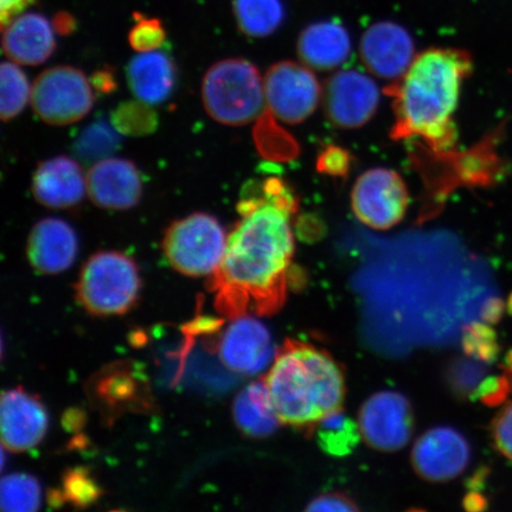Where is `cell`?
<instances>
[{
	"label": "cell",
	"instance_id": "9a60e30c",
	"mask_svg": "<svg viewBox=\"0 0 512 512\" xmlns=\"http://www.w3.org/2000/svg\"><path fill=\"white\" fill-rule=\"evenodd\" d=\"M414 53L411 35L393 22L371 25L362 37V60L371 73L382 79H400L411 67Z\"/></svg>",
	"mask_w": 512,
	"mask_h": 512
},
{
	"label": "cell",
	"instance_id": "f546056e",
	"mask_svg": "<svg viewBox=\"0 0 512 512\" xmlns=\"http://www.w3.org/2000/svg\"><path fill=\"white\" fill-rule=\"evenodd\" d=\"M463 345L467 355L484 363L495 362L501 351L495 331L482 323L467 326Z\"/></svg>",
	"mask_w": 512,
	"mask_h": 512
},
{
	"label": "cell",
	"instance_id": "8fae6325",
	"mask_svg": "<svg viewBox=\"0 0 512 512\" xmlns=\"http://www.w3.org/2000/svg\"><path fill=\"white\" fill-rule=\"evenodd\" d=\"M325 104L332 123L344 128L361 127L379 107V87L358 70H341L326 87Z\"/></svg>",
	"mask_w": 512,
	"mask_h": 512
},
{
	"label": "cell",
	"instance_id": "5b68a950",
	"mask_svg": "<svg viewBox=\"0 0 512 512\" xmlns=\"http://www.w3.org/2000/svg\"><path fill=\"white\" fill-rule=\"evenodd\" d=\"M140 286L136 262L123 253L100 252L83 266L76 299L94 316L124 315L137 303Z\"/></svg>",
	"mask_w": 512,
	"mask_h": 512
},
{
	"label": "cell",
	"instance_id": "f1b7e54d",
	"mask_svg": "<svg viewBox=\"0 0 512 512\" xmlns=\"http://www.w3.org/2000/svg\"><path fill=\"white\" fill-rule=\"evenodd\" d=\"M117 130L100 121L88 126L76 140L75 151L86 162H99L108 158L119 146Z\"/></svg>",
	"mask_w": 512,
	"mask_h": 512
},
{
	"label": "cell",
	"instance_id": "3957f363",
	"mask_svg": "<svg viewBox=\"0 0 512 512\" xmlns=\"http://www.w3.org/2000/svg\"><path fill=\"white\" fill-rule=\"evenodd\" d=\"M266 384L281 424L313 431L344 398L341 368L313 345L287 341L275 355Z\"/></svg>",
	"mask_w": 512,
	"mask_h": 512
},
{
	"label": "cell",
	"instance_id": "4316f807",
	"mask_svg": "<svg viewBox=\"0 0 512 512\" xmlns=\"http://www.w3.org/2000/svg\"><path fill=\"white\" fill-rule=\"evenodd\" d=\"M115 130L130 137H142L155 132L158 118L144 101H127L112 114Z\"/></svg>",
	"mask_w": 512,
	"mask_h": 512
},
{
	"label": "cell",
	"instance_id": "4fadbf2b",
	"mask_svg": "<svg viewBox=\"0 0 512 512\" xmlns=\"http://www.w3.org/2000/svg\"><path fill=\"white\" fill-rule=\"evenodd\" d=\"M219 356L235 373L259 374L275 358L270 331L252 316L234 319L220 338Z\"/></svg>",
	"mask_w": 512,
	"mask_h": 512
},
{
	"label": "cell",
	"instance_id": "4dcf8cb0",
	"mask_svg": "<svg viewBox=\"0 0 512 512\" xmlns=\"http://www.w3.org/2000/svg\"><path fill=\"white\" fill-rule=\"evenodd\" d=\"M134 17L137 22L128 34L131 47L138 53H149L162 47L166 37L162 22L142 14H134Z\"/></svg>",
	"mask_w": 512,
	"mask_h": 512
},
{
	"label": "cell",
	"instance_id": "e0dca14e",
	"mask_svg": "<svg viewBox=\"0 0 512 512\" xmlns=\"http://www.w3.org/2000/svg\"><path fill=\"white\" fill-rule=\"evenodd\" d=\"M78 254V238L67 222L44 219L32 228L28 240V258L32 267L43 274L68 270Z\"/></svg>",
	"mask_w": 512,
	"mask_h": 512
},
{
	"label": "cell",
	"instance_id": "44dd1931",
	"mask_svg": "<svg viewBox=\"0 0 512 512\" xmlns=\"http://www.w3.org/2000/svg\"><path fill=\"white\" fill-rule=\"evenodd\" d=\"M351 41L347 29L331 21L318 22L307 27L298 41V53L305 66L329 70L347 61Z\"/></svg>",
	"mask_w": 512,
	"mask_h": 512
},
{
	"label": "cell",
	"instance_id": "d6a6232c",
	"mask_svg": "<svg viewBox=\"0 0 512 512\" xmlns=\"http://www.w3.org/2000/svg\"><path fill=\"white\" fill-rule=\"evenodd\" d=\"M510 392H512L511 383L507 375L490 377V379L480 382L475 392L472 393V398L482 400L489 406H497L508 398Z\"/></svg>",
	"mask_w": 512,
	"mask_h": 512
},
{
	"label": "cell",
	"instance_id": "60d3db41",
	"mask_svg": "<svg viewBox=\"0 0 512 512\" xmlns=\"http://www.w3.org/2000/svg\"><path fill=\"white\" fill-rule=\"evenodd\" d=\"M466 508L469 510H483L486 507V501L483 496L472 494L465 499Z\"/></svg>",
	"mask_w": 512,
	"mask_h": 512
},
{
	"label": "cell",
	"instance_id": "5bb4252c",
	"mask_svg": "<svg viewBox=\"0 0 512 512\" xmlns=\"http://www.w3.org/2000/svg\"><path fill=\"white\" fill-rule=\"evenodd\" d=\"M2 444L11 452L36 447L48 430V414L41 401L22 388L6 390L0 403Z\"/></svg>",
	"mask_w": 512,
	"mask_h": 512
},
{
	"label": "cell",
	"instance_id": "83f0119b",
	"mask_svg": "<svg viewBox=\"0 0 512 512\" xmlns=\"http://www.w3.org/2000/svg\"><path fill=\"white\" fill-rule=\"evenodd\" d=\"M101 495L99 486L83 467L70 470L63 478L62 491L51 492L50 503L60 507V503L67 502L78 508H86Z\"/></svg>",
	"mask_w": 512,
	"mask_h": 512
},
{
	"label": "cell",
	"instance_id": "7bdbcfd3",
	"mask_svg": "<svg viewBox=\"0 0 512 512\" xmlns=\"http://www.w3.org/2000/svg\"><path fill=\"white\" fill-rule=\"evenodd\" d=\"M508 311L512 315V294H511V296L509 298V302H508Z\"/></svg>",
	"mask_w": 512,
	"mask_h": 512
},
{
	"label": "cell",
	"instance_id": "8992f818",
	"mask_svg": "<svg viewBox=\"0 0 512 512\" xmlns=\"http://www.w3.org/2000/svg\"><path fill=\"white\" fill-rule=\"evenodd\" d=\"M227 239L214 216L195 213L166 230L163 252L177 272L187 277H207L221 265Z\"/></svg>",
	"mask_w": 512,
	"mask_h": 512
},
{
	"label": "cell",
	"instance_id": "b9f144b4",
	"mask_svg": "<svg viewBox=\"0 0 512 512\" xmlns=\"http://www.w3.org/2000/svg\"><path fill=\"white\" fill-rule=\"evenodd\" d=\"M507 362V370H512V351L509 352L508 356H507V360H505Z\"/></svg>",
	"mask_w": 512,
	"mask_h": 512
},
{
	"label": "cell",
	"instance_id": "8d00e7d4",
	"mask_svg": "<svg viewBox=\"0 0 512 512\" xmlns=\"http://www.w3.org/2000/svg\"><path fill=\"white\" fill-rule=\"evenodd\" d=\"M34 2L35 0H0V22H2V29L12 19L22 15L24 10H27Z\"/></svg>",
	"mask_w": 512,
	"mask_h": 512
},
{
	"label": "cell",
	"instance_id": "e575fe53",
	"mask_svg": "<svg viewBox=\"0 0 512 512\" xmlns=\"http://www.w3.org/2000/svg\"><path fill=\"white\" fill-rule=\"evenodd\" d=\"M319 170L326 174L342 176L350 166V156L338 147L331 146L322 153L318 162Z\"/></svg>",
	"mask_w": 512,
	"mask_h": 512
},
{
	"label": "cell",
	"instance_id": "836d02e7",
	"mask_svg": "<svg viewBox=\"0 0 512 512\" xmlns=\"http://www.w3.org/2000/svg\"><path fill=\"white\" fill-rule=\"evenodd\" d=\"M497 450L512 462V402L499 412L492 424Z\"/></svg>",
	"mask_w": 512,
	"mask_h": 512
},
{
	"label": "cell",
	"instance_id": "ee69618b",
	"mask_svg": "<svg viewBox=\"0 0 512 512\" xmlns=\"http://www.w3.org/2000/svg\"><path fill=\"white\" fill-rule=\"evenodd\" d=\"M507 376L509 377V380L511 383V390H512V370H507Z\"/></svg>",
	"mask_w": 512,
	"mask_h": 512
},
{
	"label": "cell",
	"instance_id": "ffe728a7",
	"mask_svg": "<svg viewBox=\"0 0 512 512\" xmlns=\"http://www.w3.org/2000/svg\"><path fill=\"white\" fill-rule=\"evenodd\" d=\"M127 80L140 101L162 104L175 88V64L168 55L156 50L139 53L128 63Z\"/></svg>",
	"mask_w": 512,
	"mask_h": 512
},
{
	"label": "cell",
	"instance_id": "1f68e13d",
	"mask_svg": "<svg viewBox=\"0 0 512 512\" xmlns=\"http://www.w3.org/2000/svg\"><path fill=\"white\" fill-rule=\"evenodd\" d=\"M484 362L473 358L472 361L459 362L453 371V383L460 392H475L479 386L480 380L485 375Z\"/></svg>",
	"mask_w": 512,
	"mask_h": 512
},
{
	"label": "cell",
	"instance_id": "ac0fdd59",
	"mask_svg": "<svg viewBox=\"0 0 512 512\" xmlns=\"http://www.w3.org/2000/svg\"><path fill=\"white\" fill-rule=\"evenodd\" d=\"M4 54L23 66L46 62L56 48L54 27L48 19L35 12L12 19L3 28Z\"/></svg>",
	"mask_w": 512,
	"mask_h": 512
},
{
	"label": "cell",
	"instance_id": "74e56055",
	"mask_svg": "<svg viewBox=\"0 0 512 512\" xmlns=\"http://www.w3.org/2000/svg\"><path fill=\"white\" fill-rule=\"evenodd\" d=\"M504 312V303L501 299L491 298L483 306L482 318L484 322L496 324L502 319Z\"/></svg>",
	"mask_w": 512,
	"mask_h": 512
},
{
	"label": "cell",
	"instance_id": "6da1fadb",
	"mask_svg": "<svg viewBox=\"0 0 512 512\" xmlns=\"http://www.w3.org/2000/svg\"><path fill=\"white\" fill-rule=\"evenodd\" d=\"M297 210L294 192L281 179L249 185L238 204L241 220L228 235L221 265L208 279L219 315L229 320L270 316L283 306Z\"/></svg>",
	"mask_w": 512,
	"mask_h": 512
},
{
	"label": "cell",
	"instance_id": "9c48e42d",
	"mask_svg": "<svg viewBox=\"0 0 512 512\" xmlns=\"http://www.w3.org/2000/svg\"><path fill=\"white\" fill-rule=\"evenodd\" d=\"M265 94L268 111L283 123L294 125L317 110L322 87L309 68L286 61L268 70Z\"/></svg>",
	"mask_w": 512,
	"mask_h": 512
},
{
	"label": "cell",
	"instance_id": "7a4b0ae2",
	"mask_svg": "<svg viewBox=\"0 0 512 512\" xmlns=\"http://www.w3.org/2000/svg\"><path fill=\"white\" fill-rule=\"evenodd\" d=\"M472 67L471 55L462 49L435 48L416 56L407 72L386 89L394 100L390 136L418 137L434 151L450 150L457 138L452 115Z\"/></svg>",
	"mask_w": 512,
	"mask_h": 512
},
{
	"label": "cell",
	"instance_id": "30bf717a",
	"mask_svg": "<svg viewBox=\"0 0 512 512\" xmlns=\"http://www.w3.org/2000/svg\"><path fill=\"white\" fill-rule=\"evenodd\" d=\"M360 428L370 446L381 451H398L412 437L411 405L400 393H377L361 408Z\"/></svg>",
	"mask_w": 512,
	"mask_h": 512
},
{
	"label": "cell",
	"instance_id": "ab89813d",
	"mask_svg": "<svg viewBox=\"0 0 512 512\" xmlns=\"http://www.w3.org/2000/svg\"><path fill=\"white\" fill-rule=\"evenodd\" d=\"M75 25V19L67 14V12L57 14L53 22L54 29L60 35H69L70 32L75 30Z\"/></svg>",
	"mask_w": 512,
	"mask_h": 512
},
{
	"label": "cell",
	"instance_id": "484cf974",
	"mask_svg": "<svg viewBox=\"0 0 512 512\" xmlns=\"http://www.w3.org/2000/svg\"><path fill=\"white\" fill-rule=\"evenodd\" d=\"M0 499L4 511H36L40 507V484L36 478L22 473L6 476L2 480Z\"/></svg>",
	"mask_w": 512,
	"mask_h": 512
},
{
	"label": "cell",
	"instance_id": "d4e9b609",
	"mask_svg": "<svg viewBox=\"0 0 512 512\" xmlns=\"http://www.w3.org/2000/svg\"><path fill=\"white\" fill-rule=\"evenodd\" d=\"M0 115L4 121L17 117L29 99L31 89L27 75L15 62H4L0 68Z\"/></svg>",
	"mask_w": 512,
	"mask_h": 512
},
{
	"label": "cell",
	"instance_id": "7c38bea8",
	"mask_svg": "<svg viewBox=\"0 0 512 512\" xmlns=\"http://www.w3.org/2000/svg\"><path fill=\"white\" fill-rule=\"evenodd\" d=\"M470 458L469 443L451 427L432 428L422 434L412 453L416 472L431 482H445L462 475Z\"/></svg>",
	"mask_w": 512,
	"mask_h": 512
},
{
	"label": "cell",
	"instance_id": "d590c367",
	"mask_svg": "<svg viewBox=\"0 0 512 512\" xmlns=\"http://www.w3.org/2000/svg\"><path fill=\"white\" fill-rule=\"evenodd\" d=\"M309 511H356L357 507L349 498L338 495L329 494L319 496L315 501L311 502Z\"/></svg>",
	"mask_w": 512,
	"mask_h": 512
},
{
	"label": "cell",
	"instance_id": "f35d334b",
	"mask_svg": "<svg viewBox=\"0 0 512 512\" xmlns=\"http://www.w3.org/2000/svg\"><path fill=\"white\" fill-rule=\"evenodd\" d=\"M92 85L102 93H110L114 91L117 83H115L113 74L104 69L93 75Z\"/></svg>",
	"mask_w": 512,
	"mask_h": 512
},
{
	"label": "cell",
	"instance_id": "7402d4cb",
	"mask_svg": "<svg viewBox=\"0 0 512 512\" xmlns=\"http://www.w3.org/2000/svg\"><path fill=\"white\" fill-rule=\"evenodd\" d=\"M233 413L240 430L256 438L268 437L280 422L265 380L248 384L236 396Z\"/></svg>",
	"mask_w": 512,
	"mask_h": 512
},
{
	"label": "cell",
	"instance_id": "ba28073f",
	"mask_svg": "<svg viewBox=\"0 0 512 512\" xmlns=\"http://www.w3.org/2000/svg\"><path fill=\"white\" fill-rule=\"evenodd\" d=\"M408 203V190L401 176L383 168L364 172L351 194L357 219L374 229L396 226L405 217Z\"/></svg>",
	"mask_w": 512,
	"mask_h": 512
},
{
	"label": "cell",
	"instance_id": "2e32d148",
	"mask_svg": "<svg viewBox=\"0 0 512 512\" xmlns=\"http://www.w3.org/2000/svg\"><path fill=\"white\" fill-rule=\"evenodd\" d=\"M87 194L96 206L110 210L136 207L143 194L142 176L130 160L105 158L89 169Z\"/></svg>",
	"mask_w": 512,
	"mask_h": 512
},
{
	"label": "cell",
	"instance_id": "52a82bcc",
	"mask_svg": "<svg viewBox=\"0 0 512 512\" xmlns=\"http://www.w3.org/2000/svg\"><path fill=\"white\" fill-rule=\"evenodd\" d=\"M93 104L91 83L78 68L59 66L44 70L32 85V108L49 125L74 124L86 117Z\"/></svg>",
	"mask_w": 512,
	"mask_h": 512
},
{
	"label": "cell",
	"instance_id": "603a6c76",
	"mask_svg": "<svg viewBox=\"0 0 512 512\" xmlns=\"http://www.w3.org/2000/svg\"><path fill=\"white\" fill-rule=\"evenodd\" d=\"M233 10L239 29L254 38L272 35L285 16L281 0H233Z\"/></svg>",
	"mask_w": 512,
	"mask_h": 512
},
{
	"label": "cell",
	"instance_id": "277c9868",
	"mask_svg": "<svg viewBox=\"0 0 512 512\" xmlns=\"http://www.w3.org/2000/svg\"><path fill=\"white\" fill-rule=\"evenodd\" d=\"M202 100L217 123L242 126L260 117L266 102L265 81L254 64L243 59L217 62L202 83Z\"/></svg>",
	"mask_w": 512,
	"mask_h": 512
},
{
	"label": "cell",
	"instance_id": "cb8c5ba5",
	"mask_svg": "<svg viewBox=\"0 0 512 512\" xmlns=\"http://www.w3.org/2000/svg\"><path fill=\"white\" fill-rule=\"evenodd\" d=\"M313 432H316L318 444L323 451L334 457L349 456L362 437L360 426L342 413L341 409L326 415L313 428Z\"/></svg>",
	"mask_w": 512,
	"mask_h": 512
},
{
	"label": "cell",
	"instance_id": "d6986e66",
	"mask_svg": "<svg viewBox=\"0 0 512 512\" xmlns=\"http://www.w3.org/2000/svg\"><path fill=\"white\" fill-rule=\"evenodd\" d=\"M87 191L86 178L72 158L60 156L40 165L32 181V192L43 206L66 209L82 201Z\"/></svg>",
	"mask_w": 512,
	"mask_h": 512
}]
</instances>
